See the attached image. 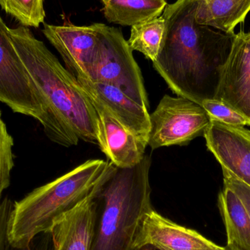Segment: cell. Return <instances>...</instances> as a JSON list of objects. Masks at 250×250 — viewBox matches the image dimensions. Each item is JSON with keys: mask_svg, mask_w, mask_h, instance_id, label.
<instances>
[{"mask_svg": "<svg viewBox=\"0 0 250 250\" xmlns=\"http://www.w3.org/2000/svg\"><path fill=\"white\" fill-rule=\"evenodd\" d=\"M148 146L151 149L185 146L204 135L211 119L200 104L166 95L149 114Z\"/></svg>", "mask_w": 250, "mask_h": 250, "instance_id": "obj_6", "label": "cell"}, {"mask_svg": "<svg viewBox=\"0 0 250 250\" xmlns=\"http://www.w3.org/2000/svg\"><path fill=\"white\" fill-rule=\"evenodd\" d=\"M116 167L108 160H87L16 202L6 226L10 246L23 249L48 233L57 219L102 186Z\"/></svg>", "mask_w": 250, "mask_h": 250, "instance_id": "obj_3", "label": "cell"}, {"mask_svg": "<svg viewBox=\"0 0 250 250\" xmlns=\"http://www.w3.org/2000/svg\"><path fill=\"white\" fill-rule=\"evenodd\" d=\"M250 12V0H197L195 20L227 34L243 23Z\"/></svg>", "mask_w": 250, "mask_h": 250, "instance_id": "obj_16", "label": "cell"}, {"mask_svg": "<svg viewBox=\"0 0 250 250\" xmlns=\"http://www.w3.org/2000/svg\"><path fill=\"white\" fill-rule=\"evenodd\" d=\"M101 187L54 221L48 232L52 250H92L98 208L96 195Z\"/></svg>", "mask_w": 250, "mask_h": 250, "instance_id": "obj_13", "label": "cell"}, {"mask_svg": "<svg viewBox=\"0 0 250 250\" xmlns=\"http://www.w3.org/2000/svg\"><path fill=\"white\" fill-rule=\"evenodd\" d=\"M42 33L57 50L66 69L76 79L92 81L99 52L95 23L91 26H62L44 23Z\"/></svg>", "mask_w": 250, "mask_h": 250, "instance_id": "obj_8", "label": "cell"}, {"mask_svg": "<svg viewBox=\"0 0 250 250\" xmlns=\"http://www.w3.org/2000/svg\"><path fill=\"white\" fill-rule=\"evenodd\" d=\"M165 23L163 16L131 26L128 45L132 51L142 53L146 58L154 62L158 55L164 35Z\"/></svg>", "mask_w": 250, "mask_h": 250, "instance_id": "obj_18", "label": "cell"}, {"mask_svg": "<svg viewBox=\"0 0 250 250\" xmlns=\"http://www.w3.org/2000/svg\"><path fill=\"white\" fill-rule=\"evenodd\" d=\"M19 250H52V243H51V236L49 233H46L45 237L41 240V243L38 245H33V242L29 246Z\"/></svg>", "mask_w": 250, "mask_h": 250, "instance_id": "obj_23", "label": "cell"}, {"mask_svg": "<svg viewBox=\"0 0 250 250\" xmlns=\"http://www.w3.org/2000/svg\"><path fill=\"white\" fill-rule=\"evenodd\" d=\"M226 250V248L152 209L146 215L133 245V250Z\"/></svg>", "mask_w": 250, "mask_h": 250, "instance_id": "obj_9", "label": "cell"}, {"mask_svg": "<svg viewBox=\"0 0 250 250\" xmlns=\"http://www.w3.org/2000/svg\"><path fill=\"white\" fill-rule=\"evenodd\" d=\"M215 99L250 120V32L235 34Z\"/></svg>", "mask_w": 250, "mask_h": 250, "instance_id": "obj_11", "label": "cell"}, {"mask_svg": "<svg viewBox=\"0 0 250 250\" xmlns=\"http://www.w3.org/2000/svg\"><path fill=\"white\" fill-rule=\"evenodd\" d=\"M196 7L197 0L167 4L164 35L152 63L173 93L201 105L215 99L235 33L199 24Z\"/></svg>", "mask_w": 250, "mask_h": 250, "instance_id": "obj_1", "label": "cell"}, {"mask_svg": "<svg viewBox=\"0 0 250 250\" xmlns=\"http://www.w3.org/2000/svg\"><path fill=\"white\" fill-rule=\"evenodd\" d=\"M92 100L98 114V145L108 161L119 168L132 167L145 156L146 141L126 129L101 103Z\"/></svg>", "mask_w": 250, "mask_h": 250, "instance_id": "obj_12", "label": "cell"}, {"mask_svg": "<svg viewBox=\"0 0 250 250\" xmlns=\"http://www.w3.org/2000/svg\"><path fill=\"white\" fill-rule=\"evenodd\" d=\"M201 105L211 120L230 126H250V119L218 100H206Z\"/></svg>", "mask_w": 250, "mask_h": 250, "instance_id": "obj_20", "label": "cell"}, {"mask_svg": "<svg viewBox=\"0 0 250 250\" xmlns=\"http://www.w3.org/2000/svg\"><path fill=\"white\" fill-rule=\"evenodd\" d=\"M0 117H1V112H0Z\"/></svg>", "mask_w": 250, "mask_h": 250, "instance_id": "obj_25", "label": "cell"}, {"mask_svg": "<svg viewBox=\"0 0 250 250\" xmlns=\"http://www.w3.org/2000/svg\"><path fill=\"white\" fill-rule=\"evenodd\" d=\"M9 33L42 98L47 137L67 148L80 141L98 145V114L76 77L27 28L10 29Z\"/></svg>", "mask_w": 250, "mask_h": 250, "instance_id": "obj_2", "label": "cell"}, {"mask_svg": "<svg viewBox=\"0 0 250 250\" xmlns=\"http://www.w3.org/2000/svg\"><path fill=\"white\" fill-rule=\"evenodd\" d=\"M76 79L91 99L103 104L123 126L148 144L150 131L148 109L138 105L117 86Z\"/></svg>", "mask_w": 250, "mask_h": 250, "instance_id": "obj_14", "label": "cell"}, {"mask_svg": "<svg viewBox=\"0 0 250 250\" xmlns=\"http://www.w3.org/2000/svg\"><path fill=\"white\" fill-rule=\"evenodd\" d=\"M222 170L224 187L230 188L239 197L250 218V187L236 179L226 169Z\"/></svg>", "mask_w": 250, "mask_h": 250, "instance_id": "obj_22", "label": "cell"}, {"mask_svg": "<svg viewBox=\"0 0 250 250\" xmlns=\"http://www.w3.org/2000/svg\"><path fill=\"white\" fill-rule=\"evenodd\" d=\"M99 52L91 82L117 86L138 105L148 109V95L141 69L121 29L96 23Z\"/></svg>", "mask_w": 250, "mask_h": 250, "instance_id": "obj_5", "label": "cell"}, {"mask_svg": "<svg viewBox=\"0 0 250 250\" xmlns=\"http://www.w3.org/2000/svg\"><path fill=\"white\" fill-rule=\"evenodd\" d=\"M225 248H226V247H225ZM226 250H229V249H228V248H226Z\"/></svg>", "mask_w": 250, "mask_h": 250, "instance_id": "obj_24", "label": "cell"}, {"mask_svg": "<svg viewBox=\"0 0 250 250\" xmlns=\"http://www.w3.org/2000/svg\"><path fill=\"white\" fill-rule=\"evenodd\" d=\"M0 6L23 26L39 27L44 23L43 0H0Z\"/></svg>", "mask_w": 250, "mask_h": 250, "instance_id": "obj_19", "label": "cell"}, {"mask_svg": "<svg viewBox=\"0 0 250 250\" xmlns=\"http://www.w3.org/2000/svg\"><path fill=\"white\" fill-rule=\"evenodd\" d=\"M151 159L115 171L96 195V224L91 250H133V245L151 206Z\"/></svg>", "mask_w": 250, "mask_h": 250, "instance_id": "obj_4", "label": "cell"}, {"mask_svg": "<svg viewBox=\"0 0 250 250\" xmlns=\"http://www.w3.org/2000/svg\"><path fill=\"white\" fill-rule=\"evenodd\" d=\"M9 29L0 16V101L14 112L45 123L39 90L10 39Z\"/></svg>", "mask_w": 250, "mask_h": 250, "instance_id": "obj_7", "label": "cell"}, {"mask_svg": "<svg viewBox=\"0 0 250 250\" xmlns=\"http://www.w3.org/2000/svg\"><path fill=\"white\" fill-rule=\"evenodd\" d=\"M217 206L227 236L226 248L250 250V218L239 197L224 187L219 193Z\"/></svg>", "mask_w": 250, "mask_h": 250, "instance_id": "obj_15", "label": "cell"}, {"mask_svg": "<svg viewBox=\"0 0 250 250\" xmlns=\"http://www.w3.org/2000/svg\"><path fill=\"white\" fill-rule=\"evenodd\" d=\"M103 13L110 23L132 26L161 16L166 0H101Z\"/></svg>", "mask_w": 250, "mask_h": 250, "instance_id": "obj_17", "label": "cell"}, {"mask_svg": "<svg viewBox=\"0 0 250 250\" xmlns=\"http://www.w3.org/2000/svg\"><path fill=\"white\" fill-rule=\"evenodd\" d=\"M204 137L222 168L250 187V130L211 120Z\"/></svg>", "mask_w": 250, "mask_h": 250, "instance_id": "obj_10", "label": "cell"}, {"mask_svg": "<svg viewBox=\"0 0 250 250\" xmlns=\"http://www.w3.org/2000/svg\"><path fill=\"white\" fill-rule=\"evenodd\" d=\"M13 146V138L0 117V199L10 184V174L14 166Z\"/></svg>", "mask_w": 250, "mask_h": 250, "instance_id": "obj_21", "label": "cell"}]
</instances>
